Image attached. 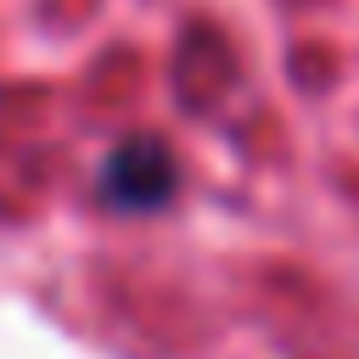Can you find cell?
Here are the masks:
<instances>
[{"instance_id":"obj_1","label":"cell","mask_w":359,"mask_h":359,"mask_svg":"<svg viewBox=\"0 0 359 359\" xmlns=\"http://www.w3.org/2000/svg\"><path fill=\"white\" fill-rule=\"evenodd\" d=\"M174 191V168L163 157V146H123L112 163H107V196L123 202V208H157L163 196Z\"/></svg>"}]
</instances>
